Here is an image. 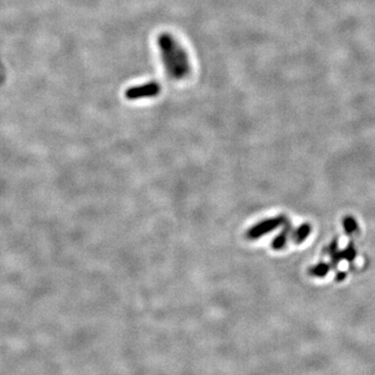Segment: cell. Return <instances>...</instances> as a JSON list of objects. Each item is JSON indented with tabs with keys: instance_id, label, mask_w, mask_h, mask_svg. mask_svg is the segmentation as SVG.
<instances>
[{
	"instance_id": "cell-9",
	"label": "cell",
	"mask_w": 375,
	"mask_h": 375,
	"mask_svg": "<svg viewBox=\"0 0 375 375\" xmlns=\"http://www.w3.org/2000/svg\"><path fill=\"white\" fill-rule=\"evenodd\" d=\"M345 277H346V273L345 272H339L337 274V281L341 282V281H343L345 279Z\"/></svg>"
},
{
	"instance_id": "cell-3",
	"label": "cell",
	"mask_w": 375,
	"mask_h": 375,
	"mask_svg": "<svg viewBox=\"0 0 375 375\" xmlns=\"http://www.w3.org/2000/svg\"><path fill=\"white\" fill-rule=\"evenodd\" d=\"M161 92V86L157 81L145 82L144 85H139L131 87L125 92V97L129 100H138L144 98H152L156 97Z\"/></svg>"
},
{
	"instance_id": "cell-8",
	"label": "cell",
	"mask_w": 375,
	"mask_h": 375,
	"mask_svg": "<svg viewBox=\"0 0 375 375\" xmlns=\"http://www.w3.org/2000/svg\"><path fill=\"white\" fill-rule=\"evenodd\" d=\"M343 225H344L345 231L348 234H351L352 232H354L357 229L356 221L352 217H346L343 221Z\"/></svg>"
},
{
	"instance_id": "cell-6",
	"label": "cell",
	"mask_w": 375,
	"mask_h": 375,
	"mask_svg": "<svg viewBox=\"0 0 375 375\" xmlns=\"http://www.w3.org/2000/svg\"><path fill=\"white\" fill-rule=\"evenodd\" d=\"M312 227L309 223H303L293 232V240L296 244H301L311 233Z\"/></svg>"
},
{
	"instance_id": "cell-2",
	"label": "cell",
	"mask_w": 375,
	"mask_h": 375,
	"mask_svg": "<svg viewBox=\"0 0 375 375\" xmlns=\"http://www.w3.org/2000/svg\"><path fill=\"white\" fill-rule=\"evenodd\" d=\"M287 220L288 219L286 218V216L283 215L263 220L246 231V238L248 240H258L264 237L265 234L271 232L272 230L284 225Z\"/></svg>"
},
{
	"instance_id": "cell-7",
	"label": "cell",
	"mask_w": 375,
	"mask_h": 375,
	"mask_svg": "<svg viewBox=\"0 0 375 375\" xmlns=\"http://www.w3.org/2000/svg\"><path fill=\"white\" fill-rule=\"evenodd\" d=\"M329 270H330L329 265H327V264H324V263H321V264H318V265L312 267L309 272L312 276H315V277H324L329 272Z\"/></svg>"
},
{
	"instance_id": "cell-4",
	"label": "cell",
	"mask_w": 375,
	"mask_h": 375,
	"mask_svg": "<svg viewBox=\"0 0 375 375\" xmlns=\"http://www.w3.org/2000/svg\"><path fill=\"white\" fill-rule=\"evenodd\" d=\"M329 254H330L331 262H332L333 265H337V264L342 260L352 262L355 259V256H356L355 248L352 244H349L344 250H342V252H339L338 245H337L336 241L331 244V246L329 248Z\"/></svg>"
},
{
	"instance_id": "cell-1",
	"label": "cell",
	"mask_w": 375,
	"mask_h": 375,
	"mask_svg": "<svg viewBox=\"0 0 375 375\" xmlns=\"http://www.w3.org/2000/svg\"><path fill=\"white\" fill-rule=\"evenodd\" d=\"M158 46L167 75L176 80L189 76L191 72L189 55L172 35L161 34L158 37Z\"/></svg>"
},
{
	"instance_id": "cell-5",
	"label": "cell",
	"mask_w": 375,
	"mask_h": 375,
	"mask_svg": "<svg viewBox=\"0 0 375 375\" xmlns=\"http://www.w3.org/2000/svg\"><path fill=\"white\" fill-rule=\"evenodd\" d=\"M291 232H292V226L290 224V222L287 220V222L284 224L283 230L280 232L279 235H276V237L273 239L272 244H271L272 248L274 250H281V249H283L286 246V244H287L289 234Z\"/></svg>"
}]
</instances>
